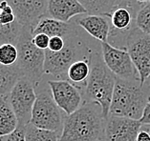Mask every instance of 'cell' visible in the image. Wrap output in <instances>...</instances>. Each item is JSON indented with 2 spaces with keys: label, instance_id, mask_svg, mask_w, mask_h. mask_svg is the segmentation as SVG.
I'll use <instances>...</instances> for the list:
<instances>
[{
  "label": "cell",
  "instance_id": "cell-1",
  "mask_svg": "<svg viewBox=\"0 0 150 141\" xmlns=\"http://www.w3.org/2000/svg\"><path fill=\"white\" fill-rule=\"evenodd\" d=\"M105 120L100 104L83 102L65 117L59 141H103Z\"/></svg>",
  "mask_w": 150,
  "mask_h": 141
},
{
  "label": "cell",
  "instance_id": "cell-2",
  "mask_svg": "<svg viewBox=\"0 0 150 141\" xmlns=\"http://www.w3.org/2000/svg\"><path fill=\"white\" fill-rule=\"evenodd\" d=\"M89 63L90 74L81 92L83 102L100 104L104 118H107L117 77L107 68L98 52L93 51Z\"/></svg>",
  "mask_w": 150,
  "mask_h": 141
},
{
  "label": "cell",
  "instance_id": "cell-3",
  "mask_svg": "<svg viewBox=\"0 0 150 141\" xmlns=\"http://www.w3.org/2000/svg\"><path fill=\"white\" fill-rule=\"evenodd\" d=\"M149 99L150 86H142L140 80L116 78L109 114L140 120Z\"/></svg>",
  "mask_w": 150,
  "mask_h": 141
},
{
  "label": "cell",
  "instance_id": "cell-4",
  "mask_svg": "<svg viewBox=\"0 0 150 141\" xmlns=\"http://www.w3.org/2000/svg\"><path fill=\"white\" fill-rule=\"evenodd\" d=\"M65 46L60 52L45 51L44 74L52 76V80H67L70 66L79 60H89L93 51L84 42L75 29L64 36Z\"/></svg>",
  "mask_w": 150,
  "mask_h": 141
},
{
  "label": "cell",
  "instance_id": "cell-5",
  "mask_svg": "<svg viewBox=\"0 0 150 141\" xmlns=\"http://www.w3.org/2000/svg\"><path fill=\"white\" fill-rule=\"evenodd\" d=\"M35 86L36 99L33 108L31 124L39 129L61 135L63 123L67 115L54 102L48 82L41 79Z\"/></svg>",
  "mask_w": 150,
  "mask_h": 141
},
{
  "label": "cell",
  "instance_id": "cell-6",
  "mask_svg": "<svg viewBox=\"0 0 150 141\" xmlns=\"http://www.w3.org/2000/svg\"><path fill=\"white\" fill-rule=\"evenodd\" d=\"M34 34L31 27L23 26L20 38L16 44L18 57L14 66L21 77H26L36 84L43 78L45 51L38 49L33 41Z\"/></svg>",
  "mask_w": 150,
  "mask_h": 141
},
{
  "label": "cell",
  "instance_id": "cell-7",
  "mask_svg": "<svg viewBox=\"0 0 150 141\" xmlns=\"http://www.w3.org/2000/svg\"><path fill=\"white\" fill-rule=\"evenodd\" d=\"M35 99V83L26 77H20L8 95V100L18 121L17 127L25 128L31 123Z\"/></svg>",
  "mask_w": 150,
  "mask_h": 141
},
{
  "label": "cell",
  "instance_id": "cell-8",
  "mask_svg": "<svg viewBox=\"0 0 150 141\" xmlns=\"http://www.w3.org/2000/svg\"><path fill=\"white\" fill-rule=\"evenodd\" d=\"M125 49L138 72L141 85L144 86L150 77V34L134 28L126 38Z\"/></svg>",
  "mask_w": 150,
  "mask_h": 141
},
{
  "label": "cell",
  "instance_id": "cell-9",
  "mask_svg": "<svg viewBox=\"0 0 150 141\" xmlns=\"http://www.w3.org/2000/svg\"><path fill=\"white\" fill-rule=\"evenodd\" d=\"M101 55L105 65L122 80H140L138 72L126 49L117 48L108 42H100Z\"/></svg>",
  "mask_w": 150,
  "mask_h": 141
},
{
  "label": "cell",
  "instance_id": "cell-10",
  "mask_svg": "<svg viewBox=\"0 0 150 141\" xmlns=\"http://www.w3.org/2000/svg\"><path fill=\"white\" fill-rule=\"evenodd\" d=\"M134 5L132 0H118L115 7L108 14L109 22H110V32H109L108 43L112 46H116L117 40L119 38H124L126 43V36L132 32L133 26V13ZM126 45V44H125Z\"/></svg>",
  "mask_w": 150,
  "mask_h": 141
},
{
  "label": "cell",
  "instance_id": "cell-11",
  "mask_svg": "<svg viewBox=\"0 0 150 141\" xmlns=\"http://www.w3.org/2000/svg\"><path fill=\"white\" fill-rule=\"evenodd\" d=\"M54 102L66 115H70L83 104L81 91L67 80H47Z\"/></svg>",
  "mask_w": 150,
  "mask_h": 141
},
{
  "label": "cell",
  "instance_id": "cell-12",
  "mask_svg": "<svg viewBox=\"0 0 150 141\" xmlns=\"http://www.w3.org/2000/svg\"><path fill=\"white\" fill-rule=\"evenodd\" d=\"M1 1V0H0ZM12 7L16 19L22 26L34 31L43 17L47 16L49 0H5Z\"/></svg>",
  "mask_w": 150,
  "mask_h": 141
},
{
  "label": "cell",
  "instance_id": "cell-13",
  "mask_svg": "<svg viewBox=\"0 0 150 141\" xmlns=\"http://www.w3.org/2000/svg\"><path fill=\"white\" fill-rule=\"evenodd\" d=\"M142 127L140 120L108 114L105 120L103 141H136Z\"/></svg>",
  "mask_w": 150,
  "mask_h": 141
},
{
  "label": "cell",
  "instance_id": "cell-14",
  "mask_svg": "<svg viewBox=\"0 0 150 141\" xmlns=\"http://www.w3.org/2000/svg\"><path fill=\"white\" fill-rule=\"evenodd\" d=\"M84 7L78 0H49L47 16L61 22H70L79 15L86 14Z\"/></svg>",
  "mask_w": 150,
  "mask_h": 141
},
{
  "label": "cell",
  "instance_id": "cell-15",
  "mask_svg": "<svg viewBox=\"0 0 150 141\" xmlns=\"http://www.w3.org/2000/svg\"><path fill=\"white\" fill-rule=\"evenodd\" d=\"M74 22L84 29L94 38L100 42H108L110 22L105 15L98 14H82L76 16Z\"/></svg>",
  "mask_w": 150,
  "mask_h": 141
},
{
  "label": "cell",
  "instance_id": "cell-16",
  "mask_svg": "<svg viewBox=\"0 0 150 141\" xmlns=\"http://www.w3.org/2000/svg\"><path fill=\"white\" fill-rule=\"evenodd\" d=\"M74 21L70 22H61V21L51 18L49 16L43 17L36 25V27L33 31V34H44L51 37L54 36H66L72 31H74L76 27Z\"/></svg>",
  "mask_w": 150,
  "mask_h": 141
},
{
  "label": "cell",
  "instance_id": "cell-17",
  "mask_svg": "<svg viewBox=\"0 0 150 141\" xmlns=\"http://www.w3.org/2000/svg\"><path fill=\"white\" fill-rule=\"evenodd\" d=\"M17 126V118L8 100V95L0 96V138L16 131Z\"/></svg>",
  "mask_w": 150,
  "mask_h": 141
},
{
  "label": "cell",
  "instance_id": "cell-18",
  "mask_svg": "<svg viewBox=\"0 0 150 141\" xmlns=\"http://www.w3.org/2000/svg\"><path fill=\"white\" fill-rule=\"evenodd\" d=\"M90 74L89 60H79L73 63L67 72L68 81L82 92Z\"/></svg>",
  "mask_w": 150,
  "mask_h": 141
},
{
  "label": "cell",
  "instance_id": "cell-19",
  "mask_svg": "<svg viewBox=\"0 0 150 141\" xmlns=\"http://www.w3.org/2000/svg\"><path fill=\"white\" fill-rule=\"evenodd\" d=\"M21 77L17 68L0 64V96L8 95L14 84Z\"/></svg>",
  "mask_w": 150,
  "mask_h": 141
},
{
  "label": "cell",
  "instance_id": "cell-20",
  "mask_svg": "<svg viewBox=\"0 0 150 141\" xmlns=\"http://www.w3.org/2000/svg\"><path fill=\"white\" fill-rule=\"evenodd\" d=\"M87 14H98L107 16L115 7L118 0H78Z\"/></svg>",
  "mask_w": 150,
  "mask_h": 141
},
{
  "label": "cell",
  "instance_id": "cell-21",
  "mask_svg": "<svg viewBox=\"0 0 150 141\" xmlns=\"http://www.w3.org/2000/svg\"><path fill=\"white\" fill-rule=\"evenodd\" d=\"M22 30L23 26L16 19L13 23L0 25V45L12 44L16 46Z\"/></svg>",
  "mask_w": 150,
  "mask_h": 141
},
{
  "label": "cell",
  "instance_id": "cell-22",
  "mask_svg": "<svg viewBox=\"0 0 150 141\" xmlns=\"http://www.w3.org/2000/svg\"><path fill=\"white\" fill-rule=\"evenodd\" d=\"M59 133L39 129L31 123L25 127V139L26 141H59Z\"/></svg>",
  "mask_w": 150,
  "mask_h": 141
},
{
  "label": "cell",
  "instance_id": "cell-23",
  "mask_svg": "<svg viewBox=\"0 0 150 141\" xmlns=\"http://www.w3.org/2000/svg\"><path fill=\"white\" fill-rule=\"evenodd\" d=\"M17 57L16 46L12 44L0 45V64L4 66H13L16 63Z\"/></svg>",
  "mask_w": 150,
  "mask_h": 141
},
{
  "label": "cell",
  "instance_id": "cell-24",
  "mask_svg": "<svg viewBox=\"0 0 150 141\" xmlns=\"http://www.w3.org/2000/svg\"><path fill=\"white\" fill-rule=\"evenodd\" d=\"M136 28L146 34H150V3L145 4L137 12Z\"/></svg>",
  "mask_w": 150,
  "mask_h": 141
},
{
  "label": "cell",
  "instance_id": "cell-25",
  "mask_svg": "<svg viewBox=\"0 0 150 141\" xmlns=\"http://www.w3.org/2000/svg\"><path fill=\"white\" fill-rule=\"evenodd\" d=\"M0 141H26L25 139V128L17 127L16 131H13L9 135L1 137Z\"/></svg>",
  "mask_w": 150,
  "mask_h": 141
},
{
  "label": "cell",
  "instance_id": "cell-26",
  "mask_svg": "<svg viewBox=\"0 0 150 141\" xmlns=\"http://www.w3.org/2000/svg\"><path fill=\"white\" fill-rule=\"evenodd\" d=\"M33 41H34V44L38 47V49L43 50V51L48 50L49 42H50V37L48 36V35H46L44 34H34Z\"/></svg>",
  "mask_w": 150,
  "mask_h": 141
},
{
  "label": "cell",
  "instance_id": "cell-27",
  "mask_svg": "<svg viewBox=\"0 0 150 141\" xmlns=\"http://www.w3.org/2000/svg\"><path fill=\"white\" fill-rule=\"evenodd\" d=\"M64 46H65V41L63 37L54 36L50 38L48 50L51 51V52L57 53V52H60V51L64 48Z\"/></svg>",
  "mask_w": 150,
  "mask_h": 141
},
{
  "label": "cell",
  "instance_id": "cell-28",
  "mask_svg": "<svg viewBox=\"0 0 150 141\" xmlns=\"http://www.w3.org/2000/svg\"><path fill=\"white\" fill-rule=\"evenodd\" d=\"M16 20V15L13 12H3L0 11V23L1 25H7L13 23Z\"/></svg>",
  "mask_w": 150,
  "mask_h": 141
},
{
  "label": "cell",
  "instance_id": "cell-29",
  "mask_svg": "<svg viewBox=\"0 0 150 141\" xmlns=\"http://www.w3.org/2000/svg\"><path fill=\"white\" fill-rule=\"evenodd\" d=\"M140 122L142 125H149L150 126V99L144 108V113H142V115L140 119Z\"/></svg>",
  "mask_w": 150,
  "mask_h": 141
},
{
  "label": "cell",
  "instance_id": "cell-30",
  "mask_svg": "<svg viewBox=\"0 0 150 141\" xmlns=\"http://www.w3.org/2000/svg\"><path fill=\"white\" fill-rule=\"evenodd\" d=\"M136 141H150V133L146 130L141 129L137 135Z\"/></svg>",
  "mask_w": 150,
  "mask_h": 141
},
{
  "label": "cell",
  "instance_id": "cell-31",
  "mask_svg": "<svg viewBox=\"0 0 150 141\" xmlns=\"http://www.w3.org/2000/svg\"><path fill=\"white\" fill-rule=\"evenodd\" d=\"M135 2L137 3H140V4H142V3H150V0H135Z\"/></svg>",
  "mask_w": 150,
  "mask_h": 141
},
{
  "label": "cell",
  "instance_id": "cell-32",
  "mask_svg": "<svg viewBox=\"0 0 150 141\" xmlns=\"http://www.w3.org/2000/svg\"><path fill=\"white\" fill-rule=\"evenodd\" d=\"M0 25H1V23H0Z\"/></svg>",
  "mask_w": 150,
  "mask_h": 141
}]
</instances>
